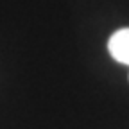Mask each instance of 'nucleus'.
Returning <instances> with one entry per match:
<instances>
[{
  "label": "nucleus",
  "mask_w": 129,
  "mask_h": 129,
  "mask_svg": "<svg viewBox=\"0 0 129 129\" xmlns=\"http://www.w3.org/2000/svg\"><path fill=\"white\" fill-rule=\"evenodd\" d=\"M108 50L115 61L129 67V27L113 32L108 41Z\"/></svg>",
  "instance_id": "1"
}]
</instances>
